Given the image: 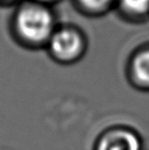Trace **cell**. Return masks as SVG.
I'll list each match as a JSON object with an SVG mask.
<instances>
[{
  "instance_id": "obj_6",
  "label": "cell",
  "mask_w": 149,
  "mask_h": 150,
  "mask_svg": "<svg viewBox=\"0 0 149 150\" xmlns=\"http://www.w3.org/2000/svg\"><path fill=\"white\" fill-rule=\"evenodd\" d=\"M80 4H82L84 7L91 9H98L103 7L104 4L109 2V0H79Z\"/></svg>"
},
{
  "instance_id": "obj_3",
  "label": "cell",
  "mask_w": 149,
  "mask_h": 150,
  "mask_svg": "<svg viewBox=\"0 0 149 150\" xmlns=\"http://www.w3.org/2000/svg\"><path fill=\"white\" fill-rule=\"evenodd\" d=\"M52 56L58 62H71L79 55L82 42L77 32L69 29L55 31L47 43Z\"/></svg>"
},
{
  "instance_id": "obj_7",
  "label": "cell",
  "mask_w": 149,
  "mask_h": 150,
  "mask_svg": "<svg viewBox=\"0 0 149 150\" xmlns=\"http://www.w3.org/2000/svg\"><path fill=\"white\" fill-rule=\"evenodd\" d=\"M35 2H40V4H47V2H52V1H55V0H34Z\"/></svg>"
},
{
  "instance_id": "obj_5",
  "label": "cell",
  "mask_w": 149,
  "mask_h": 150,
  "mask_svg": "<svg viewBox=\"0 0 149 150\" xmlns=\"http://www.w3.org/2000/svg\"><path fill=\"white\" fill-rule=\"evenodd\" d=\"M122 4L125 8L137 13L145 12L149 8V0H122Z\"/></svg>"
},
{
  "instance_id": "obj_1",
  "label": "cell",
  "mask_w": 149,
  "mask_h": 150,
  "mask_svg": "<svg viewBox=\"0 0 149 150\" xmlns=\"http://www.w3.org/2000/svg\"><path fill=\"white\" fill-rule=\"evenodd\" d=\"M14 30L25 44L44 45L55 32L54 16L45 4L35 1L25 4L16 13Z\"/></svg>"
},
{
  "instance_id": "obj_8",
  "label": "cell",
  "mask_w": 149,
  "mask_h": 150,
  "mask_svg": "<svg viewBox=\"0 0 149 150\" xmlns=\"http://www.w3.org/2000/svg\"><path fill=\"white\" fill-rule=\"evenodd\" d=\"M0 1H7V2H10V1H13V0H0Z\"/></svg>"
},
{
  "instance_id": "obj_4",
  "label": "cell",
  "mask_w": 149,
  "mask_h": 150,
  "mask_svg": "<svg viewBox=\"0 0 149 150\" xmlns=\"http://www.w3.org/2000/svg\"><path fill=\"white\" fill-rule=\"evenodd\" d=\"M134 76L144 87H149V50L137 56L133 64Z\"/></svg>"
},
{
  "instance_id": "obj_2",
  "label": "cell",
  "mask_w": 149,
  "mask_h": 150,
  "mask_svg": "<svg viewBox=\"0 0 149 150\" xmlns=\"http://www.w3.org/2000/svg\"><path fill=\"white\" fill-rule=\"evenodd\" d=\"M93 150H143V140L128 127H112L98 137Z\"/></svg>"
}]
</instances>
